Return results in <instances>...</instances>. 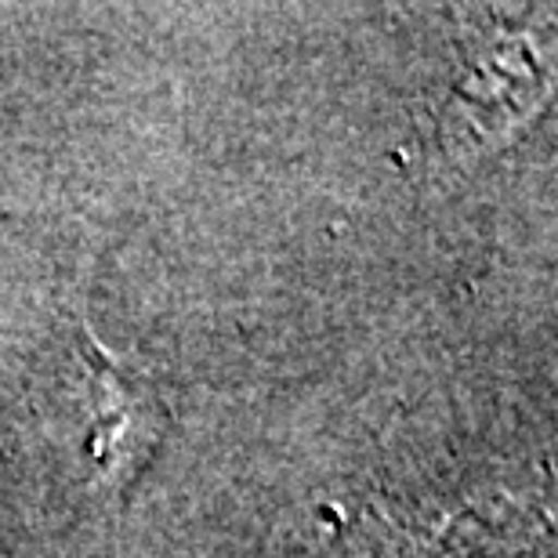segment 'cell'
I'll list each match as a JSON object with an SVG mask.
<instances>
[{"label": "cell", "instance_id": "1", "mask_svg": "<svg viewBox=\"0 0 558 558\" xmlns=\"http://www.w3.org/2000/svg\"><path fill=\"white\" fill-rule=\"evenodd\" d=\"M81 344L87 355L95 399V428L87 435V450L102 468L106 483L124 486L160 442L167 410L142 385V374L124 371L117 360L98 352L87 338H81Z\"/></svg>", "mask_w": 558, "mask_h": 558}]
</instances>
